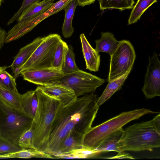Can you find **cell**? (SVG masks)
I'll use <instances>...</instances> for the list:
<instances>
[{
    "label": "cell",
    "instance_id": "4dcf8cb0",
    "mask_svg": "<svg viewBox=\"0 0 160 160\" xmlns=\"http://www.w3.org/2000/svg\"><path fill=\"white\" fill-rule=\"evenodd\" d=\"M21 149L18 146L0 136V154L17 151Z\"/></svg>",
    "mask_w": 160,
    "mask_h": 160
},
{
    "label": "cell",
    "instance_id": "ba28073f",
    "mask_svg": "<svg viewBox=\"0 0 160 160\" xmlns=\"http://www.w3.org/2000/svg\"><path fill=\"white\" fill-rule=\"evenodd\" d=\"M105 82L104 79L79 69L52 82L72 90L77 97L93 93L96 89Z\"/></svg>",
    "mask_w": 160,
    "mask_h": 160
},
{
    "label": "cell",
    "instance_id": "e575fe53",
    "mask_svg": "<svg viewBox=\"0 0 160 160\" xmlns=\"http://www.w3.org/2000/svg\"><path fill=\"white\" fill-rule=\"evenodd\" d=\"M7 34L6 31L0 27V50L4 46Z\"/></svg>",
    "mask_w": 160,
    "mask_h": 160
},
{
    "label": "cell",
    "instance_id": "cb8c5ba5",
    "mask_svg": "<svg viewBox=\"0 0 160 160\" xmlns=\"http://www.w3.org/2000/svg\"><path fill=\"white\" fill-rule=\"evenodd\" d=\"M101 153L96 149L83 146L66 153L58 154L54 156L58 158H86L97 155Z\"/></svg>",
    "mask_w": 160,
    "mask_h": 160
},
{
    "label": "cell",
    "instance_id": "30bf717a",
    "mask_svg": "<svg viewBox=\"0 0 160 160\" xmlns=\"http://www.w3.org/2000/svg\"><path fill=\"white\" fill-rule=\"evenodd\" d=\"M20 74L24 80L36 85H42L50 84L68 74L51 67L29 69L21 72Z\"/></svg>",
    "mask_w": 160,
    "mask_h": 160
},
{
    "label": "cell",
    "instance_id": "7402d4cb",
    "mask_svg": "<svg viewBox=\"0 0 160 160\" xmlns=\"http://www.w3.org/2000/svg\"><path fill=\"white\" fill-rule=\"evenodd\" d=\"M38 105V100L35 90H30L22 94V111L28 117L33 119Z\"/></svg>",
    "mask_w": 160,
    "mask_h": 160
},
{
    "label": "cell",
    "instance_id": "5b68a950",
    "mask_svg": "<svg viewBox=\"0 0 160 160\" xmlns=\"http://www.w3.org/2000/svg\"><path fill=\"white\" fill-rule=\"evenodd\" d=\"M32 121L22 111L8 106L0 99V136L18 146L20 136Z\"/></svg>",
    "mask_w": 160,
    "mask_h": 160
},
{
    "label": "cell",
    "instance_id": "9c48e42d",
    "mask_svg": "<svg viewBox=\"0 0 160 160\" xmlns=\"http://www.w3.org/2000/svg\"><path fill=\"white\" fill-rule=\"evenodd\" d=\"M148 60L142 90L146 98H152L160 96V62L156 52L149 56Z\"/></svg>",
    "mask_w": 160,
    "mask_h": 160
},
{
    "label": "cell",
    "instance_id": "ac0fdd59",
    "mask_svg": "<svg viewBox=\"0 0 160 160\" xmlns=\"http://www.w3.org/2000/svg\"><path fill=\"white\" fill-rule=\"evenodd\" d=\"M84 136L79 133L70 132L61 144L57 154L66 153L82 148Z\"/></svg>",
    "mask_w": 160,
    "mask_h": 160
},
{
    "label": "cell",
    "instance_id": "4fadbf2b",
    "mask_svg": "<svg viewBox=\"0 0 160 160\" xmlns=\"http://www.w3.org/2000/svg\"><path fill=\"white\" fill-rule=\"evenodd\" d=\"M80 38L86 68L90 71H98L100 63V55L99 52L92 47L84 33L80 35Z\"/></svg>",
    "mask_w": 160,
    "mask_h": 160
},
{
    "label": "cell",
    "instance_id": "8fae6325",
    "mask_svg": "<svg viewBox=\"0 0 160 160\" xmlns=\"http://www.w3.org/2000/svg\"><path fill=\"white\" fill-rule=\"evenodd\" d=\"M72 0H60L53 3L48 9L37 17L29 20L18 22L14 26L16 32L19 35L22 36L31 31L38 23L46 18L63 9Z\"/></svg>",
    "mask_w": 160,
    "mask_h": 160
},
{
    "label": "cell",
    "instance_id": "3957f363",
    "mask_svg": "<svg viewBox=\"0 0 160 160\" xmlns=\"http://www.w3.org/2000/svg\"><path fill=\"white\" fill-rule=\"evenodd\" d=\"M119 143L121 151H153L160 146V133L152 121L137 123L126 128Z\"/></svg>",
    "mask_w": 160,
    "mask_h": 160
},
{
    "label": "cell",
    "instance_id": "2e32d148",
    "mask_svg": "<svg viewBox=\"0 0 160 160\" xmlns=\"http://www.w3.org/2000/svg\"><path fill=\"white\" fill-rule=\"evenodd\" d=\"M40 158L54 159L55 158L50 154L34 148H21L17 151L0 154L2 158Z\"/></svg>",
    "mask_w": 160,
    "mask_h": 160
},
{
    "label": "cell",
    "instance_id": "1f68e13d",
    "mask_svg": "<svg viewBox=\"0 0 160 160\" xmlns=\"http://www.w3.org/2000/svg\"><path fill=\"white\" fill-rule=\"evenodd\" d=\"M41 0H23L21 5L18 11L16 12L13 16L10 19L7 23V25H9L13 23L18 18L22 12L26 8L35 2H38Z\"/></svg>",
    "mask_w": 160,
    "mask_h": 160
},
{
    "label": "cell",
    "instance_id": "83f0119b",
    "mask_svg": "<svg viewBox=\"0 0 160 160\" xmlns=\"http://www.w3.org/2000/svg\"><path fill=\"white\" fill-rule=\"evenodd\" d=\"M68 48L61 71L66 74L73 73L79 70L75 62L73 48L71 45Z\"/></svg>",
    "mask_w": 160,
    "mask_h": 160
},
{
    "label": "cell",
    "instance_id": "f546056e",
    "mask_svg": "<svg viewBox=\"0 0 160 160\" xmlns=\"http://www.w3.org/2000/svg\"><path fill=\"white\" fill-rule=\"evenodd\" d=\"M33 135V124L32 122L30 128L20 136L18 140V146L21 148L35 149L32 144Z\"/></svg>",
    "mask_w": 160,
    "mask_h": 160
},
{
    "label": "cell",
    "instance_id": "7c38bea8",
    "mask_svg": "<svg viewBox=\"0 0 160 160\" xmlns=\"http://www.w3.org/2000/svg\"><path fill=\"white\" fill-rule=\"evenodd\" d=\"M38 87L46 93L59 99L63 106L69 104L78 98L72 90L62 85L52 83Z\"/></svg>",
    "mask_w": 160,
    "mask_h": 160
},
{
    "label": "cell",
    "instance_id": "52a82bcc",
    "mask_svg": "<svg viewBox=\"0 0 160 160\" xmlns=\"http://www.w3.org/2000/svg\"><path fill=\"white\" fill-rule=\"evenodd\" d=\"M110 56L108 82L131 71L136 58L133 45L128 40H125L119 41L117 48Z\"/></svg>",
    "mask_w": 160,
    "mask_h": 160
},
{
    "label": "cell",
    "instance_id": "8992f818",
    "mask_svg": "<svg viewBox=\"0 0 160 160\" xmlns=\"http://www.w3.org/2000/svg\"><path fill=\"white\" fill-rule=\"evenodd\" d=\"M61 39L57 34H51L43 37L40 44L20 68V73L30 69L52 67L55 53Z\"/></svg>",
    "mask_w": 160,
    "mask_h": 160
},
{
    "label": "cell",
    "instance_id": "f35d334b",
    "mask_svg": "<svg viewBox=\"0 0 160 160\" xmlns=\"http://www.w3.org/2000/svg\"><path fill=\"white\" fill-rule=\"evenodd\" d=\"M51 1H52L53 2V1H54V0H50Z\"/></svg>",
    "mask_w": 160,
    "mask_h": 160
},
{
    "label": "cell",
    "instance_id": "277c9868",
    "mask_svg": "<svg viewBox=\"0 0 160 160\" xmlns=\"http://www.w3.org/2000/svg\"><path fill=\"white\" fill-rule=\"evenodd\" d=\"M158 113L145 108L124 112L91 128L85 134L83 146L96 149L106 138L129 122L148 114Z\"/></svg>",
    "mask_w": 160,
    "mask_h": 160
},
{
    "label": "cell",
    "instance_id": "603a6c76",
    "mask_svg": "<svg viewBox=\"0 0 160 160\" xmlns=\"http://www.w3.org/2000/svg\"><path fill=\"white\" fill-rule=\"evenodd\" d=\"M0 99L8 106L22 111V94L6 89L0 86Z\"/></svg>",
    "mask_w": 160,
    "mask_h": 160
},
{
    "label": "cell",
    "instance_id": "9a60e30c",
    "mask_svg": "<svg viewBox=\"0 0 160 160\" xmlns=\"http://www.w3.org/2000/svg\"><path fill=\"white\" fill-rule=\"evenodd\" d=\"M42 39L43 37H38L31 42L21 48L8 67H11L12 70L16 68L20 69L40 44Z\"/></svg>",
    "mask_w": 160,
    "mask_h": 160
},
{
    "label": "cell",
    "instance_id": "836d02e7",
    "mask_svg": "<svg viewBox=\"0 0 160 160\" xmlns=\"http://www.w3.org/2000/svg\"><path fill=\"white\" fill-rule=\"evenodd\" d=\"M109 158H128L131 159H134L133 157L129 154L125 153L124 151H121L118 152V154L116 156L111 157Z\"/></svg>",
    "mask_w": 160,
    "mask_h": 160
},
{
    "label": "cell",
    "instance_id": "44dd1931",
    "mask_svg": "<svg viewBox=\"0 0 160 160\" xmlns=\"http://www.w3.org/2000/svg\"><path fill=\"white\" fill-rule=\"evenodd\" d=\"M78 3L77 0H72L64 8L65 16L62 28V33L66 38L71 37L74 31L72 21Z\"/></svg>",
    "mask_w": 160,
    "mask_h": 160
},
{
    "label": "cell",
    "instance_id": "ffe728a7",
    "mask_svg": "<svg viewBox=\"0 0 160 160\" xmlns=\"http://www.w3.org/2000/svg\"><path fill=\"white\" fill-rule=\"evenodd\" d=\"M124 131L122 128L118 129L105 139L96 148L101 153L110 151L118 152L121 151L119 143L123 137Z\"/></svg>",
    "mask_w": 160,
    "mask_h": 160
},
{
    "label": "cell",
    "instance_id": "d590c367",
    "mask_svg": "<svg viewBox=\"0 0 160 160\" xmlns=\"http://www.w3.org/2000/svg\"><path fill=\"white\" fill-rule=\"evenodd\" d=\"M78 5L82 7L94 3L96 0H77Z\"/></svg>",
    "mask_w": 160,
    "mask_h": 160
},
{
    "label": "cell",
    "instance_id": "484cf974",
    "mask_svg": "<svg viewBox=\"0 0 160 160\" xmlns=\"http://www.w3.org/2000/svg\"><path fill=\"white\" fill-rule=\"evenodd\" d=\"M100 9H118L121 11L132 9L135 3L134 0H98Z\"/></svg>",
    "mask_w": 160,
    "mask_h": 160
},
{
    "label": "cell",
    "instance_id": "f1b7e54d",
    "mask_svg": "<svg viewBox=\"0 0 160 160\" xmlns=\"http://www.w3.org/2000/svg\"><path fill=\"white\" fill-rule=\"evenodd\" d=\"M15 80L6 70L0 73V86L6 89L18 92Z\"/></svg>",
    "mask_w": 160,
    "mask_h": 160
},
{
    "label": "cell",
    "instance_id": "4316f807",
    "mask_svg": "<svg viewBox=\"0 0 160 160\" xmlns=\"http://www.w3.org/2000/svg\"><path fill=\"white\" fill-rule=\"evenodd\" d=\"M68 45L61 39L55 51L52 64V67L61 70L68 51Z\"/></svg>",
    "mask_w": 160,
    "mask_h": 160
},
{
    "label": "cell",
    "instance_id": "74e56055",
    "mask_svg": "<svg viewBox=\"0 0 160 160\" xmlns=\"http://www.w3.org/2000/svg\"><path fill=\"white\" fill-rule=\"evenodd\" d=\"M3 0H0V7H1L2 3V2Z\"/></svg>",
    "mask_w": 160,
    "mask_h": 160
},
{
    "label": "cell",
    "instance_id": "5bb4252c",
    "mask_svg": "<svg viewBox=\"0 0 160 160\" xmlns=\"http://www.w3.org/2000/svg\"><path fill=\"white\" fill-rule=\"evenodd\" d=\"M53 3L50 0H43L32 3L22 12L17 19V22L28 21L37 17L46 11Z\"/></svg>",
    "mask_w": 160,
    "mask_h": 160
},
{
    "label": "cell",
    "instance_id": "d4e9b609",
    "mask_svg": "<svg viewBox=\"0 0 160 160\" xmlns=\"http://www.w3.org/2000/svg\"><path fill=\"white\" fill-rule=\"evenodd\" d=\"M158 0H138L133 7L128 20V24L136 22L146 10Z\"/></svg>",
    "mask_w": 160,
    "mask_h": 160
},
{
    "label": "cell",
    "instance_id": "6da1fadb",
    "mask_svg": "<svg viewBox=\"0 0 160 160\" xmlns=\"http://www.w3.org/2000/svg\"><path fill=\"white\" fill-rule=\"evenodd\" d=\"M97 96L90 93L78 97L59 108L52 126L48 153L57 154L62 142L71 132L85 135L92 127L99 107Z\"/></svg>",
    "mask_w": 160,
    "mask_h": 160
},
{
    "label": "cell",
    "instance_id": "7a4b0ae2",
    "mask_svg": "<svg viewBox=\"0 0 160 160\" xmlns=\"http://www.w3.org/2000/svg\"><path fill=\"white\" fill-rule=\"evenodd\" d=\"M35 91L38 105L32 121V144L35 149L48 153L52 126L57 111L62 104L59 99L46 93L38 86Z\"/></svg>",
    "mask_w": 160,
    "mask_h": 160
},
{
    "label": "cell",
    "instance_id": "e0dca14e",
    "mask_svg": "<svg viewBox=\"0 0 160 160\" xmlns=\"http://www.w3.org/2000/svg\"><path fill=\"white\" fill-rule=\"evenodd\" d=\"M95 42V49L97 51L107 53L110 56L117 48L119 41L117 40L112 33L106 32H102L101 38L96 40Z\"/></svg>",
    "mask_w": 160,
    "mask_h": 160
},
{
    "label": "cell",
    "instance_id": "d6986e66",
    "mask_svg": "<svg viewBox=\"0 0 160 160\" xmlns=\"http://www.w3.org/2000/svg\"><path fill=\"white\" fill-rule=\"evenodd\" d=\"M131 71L126 72L121 77L108 82V83L101 95L97 98V104L99 107L116 92L121 89Z\"/></svg>",
    "mask_w": 160,
    "mask_h": 160
},
{
    "label": "cell",
    "instance_id": "8d00e7d4",
    "mask_svg": "<svg viewBox=\"0 0 160 160\" xmlns=\"http://www.w3.org/2000/svg\"><path fill=\"white\" fill-rule=\"evenodd\" d=\"M8 67L6 66H0V73L2 72V71L5 70Z\"/></svg>",
    "mask_w": 160,
    "mask_h": 160
},
{
    "label": "cell",
    "instance_id": "d6a6232c",
    "mask_svg": "<svg viewBox=\"0 0 160 160\" xmlns=\"http://www.w3.org/2000/svg\"><path fill=\"white\" fill-rule=\"evenodd\" d=\"M153 126L156 130L160 133V114L159 113L151 120Z\"/></svg>",
    "mask_w": 160,
    "mask_h": 160
}]
</instances>
